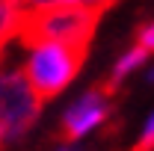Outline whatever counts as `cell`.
I'll return each instance as SVG.
<instances>
[{
    "label": "cell",
    "instance_id": "obj_1",
    "mask_svg": "<svg viewBox=\"0 0 154 151\" xmlns=\"http://www.w3.org/2000/svg\"><path fill=\"white\" fill-rule=\"evenodd\" d=\"M101 12L77 9V6H59V9H36L27 12L21 24V45H68L89 51V42L98 30Z\"/></svg>",
    "mask_w": 154,
    "mask_h": 151
},
{
    "label": "cell",
    "instance_id": "obj_2",
    "mask_svg": "<svg viewBox=\"0 0 154 151\" xmlns=\"http://www.w3.org/2000/svg\"><path fill=\"white\" fill-rule=\"evenodd\" d=\"M86 51L83 48H68V45H36L30 48V57L24 65V74L30 80V86L36 89L42 101L57 98L77 71L83 68Z\"/></svg>",
    "mask_w": 154,
    "mask_h": 151
},
{
    "label": "cell",
    "instance_id": "obj_3",
    "mask_svg": "<svg viewBox=\"0 0 154 151\" xmlns=\"http://www.w3.org/2000/svg\"><path fill=\"white\" fill-rule=\"evenodd\" d=\"M42 98L18 68H0V148L18 142L36 125Z\"/></svg>",
    "mask_w": 154,
    "mask_h": 151
},
{
    "label": "cell",
    "instance_id": "obj_4",
    "mask_svg": "<svg viewBox=\"0 0 154 151\" xmlns=\"http://www.w3.org/2000/svg\"><path fill=\"white\" fill-rule=\"evenodd\" d=\"M110 98H113V92L104 83H98L89 92H83L62 116V139L74 142L80 136H86L92 128H98L110 116Z\"/></svg>",
    "mask_w": 154,
    "mask_h": 151
},
{
    "label": "cell",
    "instance_id": "obj_5",
    "mask_svg": "<svg viewBox=\"0 0 154 151\" xmlns=\"http://www.w3.org/2000/svg\"><path fill=\"white\" fill-rule=\"evenodd\" d=\"M24 15H27V9H24L21 0H0V51L12 39H18Z\"/></svg>",
    "mask_w": 154,
    "mask_h": 151
},
{
    "label": "cell",
    "instance_id": "obj_6",
    "mask_svg": "<svg viewBox=\"0 0 154 151\" xmlns=\"http://www.w3.org/2000/svg\"><path fill=\"white\" fill-rule=\"evenodd\" d=\"M145 59H148V54H145L142 48H136V45H134L131 51H125V54L119 57V62L113 65V74L104 80V86H107V89H110V92L116 95V89L122 86V80L131 74V71H136V68H139V65H142Z\"/></svg>",
    "mask_w": 154,
    "mask_h": 151
},
{
    "label": "cell",
    "instance_id": "obj_7",
    "mask_svg": "<svg viewBox=\"0 0 154 151\" xmlns=\"http://www.w3.org/2000/svg\"><path fill=\"white\" fill-rule=\"evenodd\" d=\"M27 12L36 9H59V6H77V9H92V12H104L110 9L116 0H21Z\"/></svg>",
    "mask_w": 154,
    "mask_h": 151
},
{
    "label": "cell",
    "instance_id": "obj_8",
    "mask_svg": "<svg viewBox=\"0 0 154 151\" xmlns=\"http://www.w3.org/2000/svg\"><path fill=\"white\" fill-rule=\"evenodd\" d=\"M136 48H142L145 54H154V21L142 24L136 30Z\"/></svg>",
    "mask_w": 154,
    "mask_h": 151
},
{
    "label": "cell",
    "instance_id": "obj_9",
    "mask_svg": "<svg viewBox=\"0 0 154 151\" xmlns=\"http://www.w3.org/2000/svg\"><path fill=\"white\" fill-rule=\"evenodd\" d=\"M134 151H154V116L148 119V125H145V131H142V136H139Z\"/></svg>",
    "mask_w": 154,
    "mask_h": 151
},
{
    "label": "cell",
    "instance_id": "obj_10",
    "mask_svg": "<svg viewBox=\"0 0 154 151\" xmlns=\"http://www.w3.org/2000/svg\"><path fill=\"white\" fill-rule=\"evenodd\" d=\"M59 151H80V148H74V145H62Z\"/></svg>",
    "mask_w": 154,
    "mask_h": 151
},
{
    "label": "cell",
    "instance_id": "obj_11",
    "mask_svg": "<svg viewBox=\"0 0 154 151\" xmlns=\"http://www.w3.org/2000/svg\"><path fill=\"white\" fill-rule=\"evenodd\" d=\"M148 83H154V68H151V71H148Z\"/></svg>",
    "mask_w": 154,
    "mask_h": 151
}]
</instances>
